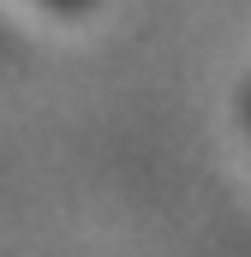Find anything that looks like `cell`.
Returning a JSON list of instances; mask_svg holds the SVG:
<instances>
[{
  "label": "cell",
  "instance_id": "obj_1",
  "mask_svg": "<svg viewBox=\"0 0 251 257\" xmlns=\"http://www.w3.org/2000/svg\"><path fill=\"white\" fill-rule=\"evenodd\" d=\"M54 6H90V0H54Z\"/></svg>",
  "mask_w": 251,
  "mask_h": 257
}]
</instances>
